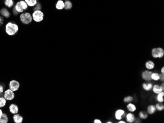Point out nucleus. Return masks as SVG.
Wrapping results in <instances>:
<instances>
[{
	"label": "nucleus",
	"mask_w": 164,
	"mask_h": 123,
	"mask_svg": "<svg viewBox=\"0 0 164 123\" xmlns=\"http://www.w3.org/2000/svg\"><path fill=\"white\" fill-rule=\"evenodd\" d=\"M3 23V19L1 16H0V25H2Z\"/></svg>",
	"instance_id": "34"
},
{
	"label": "nucleus",
	"mask_w": 164,
	"mask_h": 123,
	"mask_svg": "<svg viewBox=\"0 0 164 123\" xmlns=\"http://www.w3.org/2000/svg\"><path fill=\"white\" fill-rule=\"evenodd\" d=\"M147 110H148V112L149 114H154L156 110V109L155 106L154 105H149V106H148V109H147Z\"/></svg>",
	"instance_id": "15"
},
{
	"label": "nucleus",
	"mask_w": 164,
	"mask_h": 123,
	"mask_svg": "<svg viewBox=\"0 0 164 123\" xmlns=\"http://www.w3.org/2000/svg\"><path fill=\"white\" fill-rule=\"evenodd\" d=\"M139 117L142 119H146L148 117V114L145 111H141L139 113Z\"/></svg>",
	"instance_id": "27"
},
{
	"label": "nucleus",
	"mask_w": 164,
	"mask_h": 123,
	"mask_svg": "<svg viewBox=\"0 0 164 123\" xmlns=\"http://www.w3.org/2000/svg\"><path fill=\"white\" fill-rule=\"evenodd\" d=\"M0 14L6 18H8L10 16V13L8 10L5 8H3L0 10Z\"/></svg>",
	"instance_id": "16"
},
{
	"label": "nucleus",
	"mask_w": 164,
	"mask_h": 123,
	"mask_svg": "<svg viewBox=\"0 0 164 123\" xmlns=\"http://www.w3.org/2000/svg\"><path fill=\"white\" fill-rule=\"evenodd\" d=\"M93 123H102V122L101 120H100L99 119H95L93 121Z\"/></svg>",
	"instance_id": "33"
},
{
	"label": "nucleus",
	"mask_w": 164,
	"mask_h": 123,
	"mask_svg": "<svg viewBox=\"0 0 164 123\" xmlns=\"http://www.w3.org/2000/svg\"><path fill=\"white\" fill-rule=\"evenodd\" d=\"M151 77V80L154 81H158L160 80L159 74L157 73H152Z\"/></svg>",
	"instance_id": "24"
},
{
	"label": "nucleus",
	"mask_w": 164,
	"mask_h": 123,
	"mask_svg": "<svg viewBox=\"0 0 164 123\" xmlns=\"http://www.w3.org/2000/svg\"><path fill=\"white\" fill-rule=\"evenodd\" d=\"M153 87V84L151 83H144L143 84V88L147 91H150Z\"/></svg>",
	"instance_id": "18"
},
{
	"label": "nucleus",
	"mask_w": 164,
	"mask_h": 123,
	"mask_svg": "<svg viewBox=\"0 0 164 123\" xmlns=\"http://www.w3.org/2000/svg\"><path fill=\"white\" fill-rule=\"evenodd\" d=\"M107 123H112V122L111 121H108L106 122Z\"/></svg>",
	"instance_id": "39"
},
{
	"label": "nucleus",
	"mask_w": 164,
	"mask_h": 123,
	"mask_svg": "<svg viewBox=\"0 0 164 123\" xmlns=\"http://www.w3.org/2000/svg\"><path fill=\"white\" fill-rule=\"evenodd\" d=\"M4 4L8 8L11 7L14 4V1L13 0H5Z\"/></svg>",
	"instance_id": "25"
},
{
	"label": "nucleus",
	"mask_w": 164,
	"mask_h": 123,
	"mask_svg": "<svg viewBox=\"0 0 164 123\" xmlns=\"http://www.w3.org/2000/svg\"><path fill=\"white\" fill-rule=\"evenodd\" d=\"M161 73L162 74H164V67H163L161 70Z\"/></svg>",
	"instance_id": "36"
},
{
	"label": "nucleus",
	"mask_w": 164,
	"mask_h": 123,
	"mask_svg": "<svg viewBox=\"0 0 164 123\" xmlns=\"http://www.w3.org/2000/svg\"><path fill=\"white\" fill-rule=\"evenodd\" d=\"M20 19L21 22L26 25L29 24L32 21V15L29 12L21 13L20 15Z\"/></svg>",
	"instance_id": "2"
},
{
	"label": "nucleus",
	"mask_w": 164,
	"mask_h": 123,
	"mask_svg": "<svg viewBox=\"0 0 164 123\" xmlns=\"http://www.w3.org/2000/svg\"><path fill=\"white\" fill-rule=\"evenodd\" d=\"M125 112L122 109H119L115 112V118L118 120H121L125 116Z\"/></svg>",
	"instance_id": "7"
},
{
	"label": "nucleus",
	"mask_w": 164,
	"mask_h": 123,
	"mask_svg": "<svg viewBox=\"0 0 164 123\" xmlns=\"http://www.w3.org/2000/svg\"><path fill=\"white\" fill-rule=\"evenodd\" d=\"M151 54L152 57L154 58H161L164 56V49L160 47L154 48L152 50Z\"/></svg>",
	"instance_id": "4"
},
{
	"label": "nucleus",
	"mask_w": 164,
	"mask_h": 123,
	"mask_svg": "<svg viewBox=\"0 0 164 123\" xmlns=\"http://www.w3.org/2000/svg\"><path fill=\"white\" fill-rule=\"evenodd\" d=\"M161 86H162V88H163V90L164 91V83H162V85H161Z\"/></svg>",
	"instance_id": "38"
},
{
	"label": "nucleus",
	"mask_w": 164,
	"mask_h": 123,
	"mask_svg": "<svg viewBox=\"0 0 164 123\" xmlns=\"http://www.w3.org/2000/svg\"><path fill=\"white\" fill-rule=\"evenodd\" d=\"M72 7V3L70 0H66L64 2V9L66 10H69Z\"/></svg>",
	"instance_id": "23"
},
{
	"label": "nucleus",
	"mask_w": 164,
	"mask_h": 123,
	"mask_svg": "<svg viewBox=\"0 0 164 123\" xmlns=\"http://www.w3.org/2000/svg\"><path fill=\"white\" fill-rule=\"evenodd\" d=\"M9 112L12 114H15L18 113L19 111V109L17 105L15 104H11L9 107Z\"/></svg>",
	"instance_id": "9"
},
{
	"label": "nucleus",
	"mask_w": 164,
	"mask_h": 123,
	"mask_svg": "<svg viewBox=\"0 0 164 123\" xmlns=\"http://www.w3.org/2000/svg\"><path fill=\"white\" fill-rule=\"evenodd\" d=\"M145 66H146V68L148 69V70H152L155 67V63L152 61L149 60L146 63Z\"/></svg>",
	"instance_id": "13"
},
{
	"label": "nucleus",
	"mask_w": 164,
	"mask_h": 123,
	"mask_svg": "<svg viewBox=\"0 0 164 123\" xmlns=\"http://www.w3.org/2000/svg\"><path fill=\"white\" fill-rule=\"evenodd\" d=\"M3 97L7 101H11L14 98L15 94L13 91L8 89L4 92Z\"/></svg>",
	"instance_id": "5"
},
{
	"label": "nucleus",
	"mask_w": 164,
	"mask_h": 123,
	"mask_svg": "<svg viewBox=\"0 0 164 123\" xmlns=\"http://www.w3.org/2000/svg\"><path fill=\"white\" fill-rule=\"evenodd\" d=\"M164 91L160 92V93L158 94L157 96V100L159 103H163L164 102Z\"/></svg>",
	"instance_id": "22"
},
{
	"label": "nucleus",
	"mask_w": 164,
	"mask_h": 123,
	"mask_svg": "<svg viewBox=\"0 0 164 123\" xmlns=\"http://www.w3.org/2000/svg\"><path fill=\"white\" fill-rule=\"evenodd\" d=\"M152 72L149 71V70H146L144 72H143L142 77L143 79H144L145 81H147V82H149L151 80V75L152 74Z\"/></svg>",
	"instance_id": "8"
},
{
	"label": "nucleus",
	"mask_w": 164,
	"mask_h": 123,
	"mask_svg": "<svg viewBox=\"0 0 164 123\" xmlns=\"http://www.w3.org/2000/svg\"><path fill=\"white\" fill-rule=\"evenodd\" d=\"M24 0L27 3L28 5L30 7L35 6L37 3V0Z\"/></svg>",
	"instance_id": "21"
},
{
	"label": "nucleus",
	"mask_w": 164,
	"mask_h": 123,
	"mask_svg": "<svg viewBox=\"0 0 164 123\" xmlns=\"http://www.w3.org/2000/svg\"><path fill=\"white\" fill-rule=\"evenodd\" d=\"M127 109L128 110L131 112H134L137 109L136 106L132 103H129L127 106Z\"/></svg>",
	"instance_id": "19"
},
{
	"label": "nucleus",
	"mask_w": 164,
	"mask_h": 123,
	"mask_svg": "<svg viewBox=\"0 0 164 123\" xmlns=\"http://www.w3.org/2000/svg\"><path fill=\"white\" fill-rule=\"evenodd\" d=\"M56 8L58 10H62L64 8V2L62 0H59L56 5Z\"/></svg>",
	"instance_id": "14"
},
{
	"label": "nucleus",
	"mask_w": 164,
	"mask_h": 123,
	"mask_svg": "<svg viewBox=\"0 0 164 123\" xmlns=\"http://www.w3.org/2000/svg\"><path fill=\"white\" fill-rule=\"evenodd\" d=\"M5 30L8 35L13 36L18 31L19 27L16 24L9 22L6 24Z\"/></svg>",
	"instance_id": "1"
},
{
	"label": "nucleus",
	"mask_w": 164,
	"mask_h": 123,
	"mask_svg": "<svg viewBox=\"0 0 164 123\" xmlns=\"http://www.w3.org/2000/svg\"><path fill=\"white\" fill-rule=\"evenodd\" d=\"M13 119L15 123H21L23 121V118L19 114H15L13 116Z\"/></svg>",
	"instance_id": "11"
},
{
	"label": "nucleus",
	"mask_w": 164,
	"mask_h": 123,
	"mask_svg": "<svg viewBox=\"0 0 164 123\" xmlns=\"http://www.w3.org/2000/svg\"><path fill=\"white\" fill-rule=\"evenodd\" d=\"M135 115L132 113H128L126 116V121L128 123H132L135 121Z\"/></svg>",
	"instance_id": "10"
},
{
	"label": "nucleus",
	"mask_w": 164,
	"mask_h": 123,
	"mask_svg": "<svg viewBox=\"0 0 164 123\" xmlns=\"http://www.w3.org/2000/svg\"><path fill=\"white\" fill-rule=\"evenodd\" d=\"M3 91H4L3 87L1 85H0V96L2 94V93L3 92Z\"/></svg>",
	"instance_id": "32"
},
{
	"label": "nucleus",
	"mask_w": 164,
	"mask_h": 123,
	"mask_svg": "<svg viewBox=\"0 0 164 123\" xmlns=\"http://www.w3.org/2000/svg\"><path fill=\"white\" fill-rule=\"evenodd\" d=\"M133 100V98L131 96H128L124 98V102L125 103H129L132 102Z\"/></svg>",
	"instance_id": "29"
},
{
	"label": "nucleus",
	"mask_w": 164,
	"mask_h": 123,
	"mask_svg": "<svg viewBox=\"0 0 164 123\" xmlns=\"http://www.w3.org/2000/svg\"><path fill=\"white\" fill-rule=\"evenodd\" d=\"M126 122L124 121H123V120H119V122H118V123H126Z\"/></svg>",
	"instance_id": "35"
},
{
	"label": "nucleus",
	"mask_w": 164,
	"mask_h": 123,
	"mask_svg": "<svg viewBox=\"0 0 164 123\" xmlns=\"http://www.w3.org/2000/svg\"><path fill=\"white\" fill-rule=\"evenodd\" d=\"M156 109L159 111H162L164 109V106L162 103H159L156 105L155 106Z\"/></svg>",
	"instance_id": "26"
},
{
	"label": "nucleus",
	"mask_w": 164,
	"mask_h": 123,
	"mask_svg": "<svg viewBox=\"0 0 164 123\" xmlns=\"http://www.w3.org/2000/svg\"><path fill=\"white\" fill-rule=\"evenodd\" d=\"M6 104V100L4 97H0V108L4 107Z\"/></svg>",
	"instance_id": "28"
},
{
	"label": "nucleus",
	"mask_w": 164,
	"mask_h": 123,
	"mask_svg": "<svg viewBox=\"0 0 164 123\" xmlns=\"http://www.w3.org/2000/svg\"><path fill=\"white\" fill-rule=\"evenodd\" d=\"M44 13L40 10H35L32 14V20L35 22L39 23L43 20Z\"/></svg>",
	"instance_id": "3"
},
{
	"label": "nucleus",
	"mask_w": 164,
	"mask_h": 123,
	"mask_svg": "<svg viewBox=\"0 0 164 123\" xmlns=\"http://www.w3.org/2000/svg\"><path fill=\"white\" fill-rule=\"evenodd\" d=\"M159 77H160V80L161 81L163 82L164 80V74H159Z\"/></svg>",
	"instance_id": "31"
},
{
	"label": "nucleus",
	"mask_w": 164,
	"mask_h": 123,
	"mask_svg": "<svg viewBox=\"0 0 164 123\" xmlns=\"http://www.w3.org/2000/svg\"><path fill=\"white\" fill-rule=\"evenodd\" d=\"M9 119L7 115L3 113L2 116L0 117V123H7L8 122Z\"/></svg>",
	"instance_id": "20"
},
{
	"label": "nucleus",
	"mask_w": 164,
	"mask_h": 123,
	"mask_svg": "<svg viewBox=\"0 0 164 123\" xmlns=\"http://www.w3.org/2000/svg\"><path fill=\"white\" fill-rule=\"evenodd\" d=\"M20 3H21V5H22V6L24 10H26L28 8V5L27 4V3L25 2V0H21L20 1Z\"/></svg>",
	"instance_id": "30"
},
{
	"label": "nucleus",
	"mask_w": 164,
	"mask_h": 123,
	"mask_svg": "<svg viewBox=\"0 0 164 123\" xmlns=\"http://www.w3.org/2000/svg\"></svg>",
	"instance_id": "40"
},
{
	"label": "nucleus",
	"mask_w": 164,
	"mask_h": 123,
	"mask_svg": "<svg viewBox=\"0 0 164 123\" xmlns=\"http://www.w3.org/2000/svg\"><path fill=\"white\" fill-rule=\"evenodd\" d=\"M153 91L154 93L156 94H158L159 93H160V92H162V91H164L162 86L160 85H157V84H155L154 85L153 87Z\"/></svg>",
	"instance_id": "12"
},
{
	"label": "nucleus",
	"mask_w": 164,
	"mask_h": 123,
	"mask_svg": "<svg viewBox=\"0 0 164 123\" xmlns=\"http://www.w3.org/2000/svg\"><path fill=\"white\" fill-rule=\"evenodd\" d=\"M20 87V83L16 81L12 80L9 82V88L10 90L13 91V92H15L17 91Z\"/></svg>",
	"instance_id": "6"
},
{
	"label": "nucleus",
	"mask_w": 164,
	"mask_h": 123,
	"mask_svg": "<svg viewBox=\"0 0 164 123\" xmlns=\"http://www.w3.org/2000/svg\"><path fill=\"white\" fill-rule=\"evenodd\" d=\"M14 8H15V10L17 11L18 13H22L24 11V9L20 2V1H18L17 2L15 5V7H14Z\"/></svg>",
	"instance_id": "17"
},
{
	"label": "nucleus",
	"mask_w": 164,
	"mask_h": 123,
	"mask_svg": "<svg viewBox=\"0 0 164 123\" xmlns=\"http://www.w3.org/2000/svg\"><path fill=\"white\" fill-rule=\"evenodd\" d=\"M2 113H3V112H2V110L0 109V117L2 116Z\"/></svg>",
	"instance_id": "37"
}]
</instances>
